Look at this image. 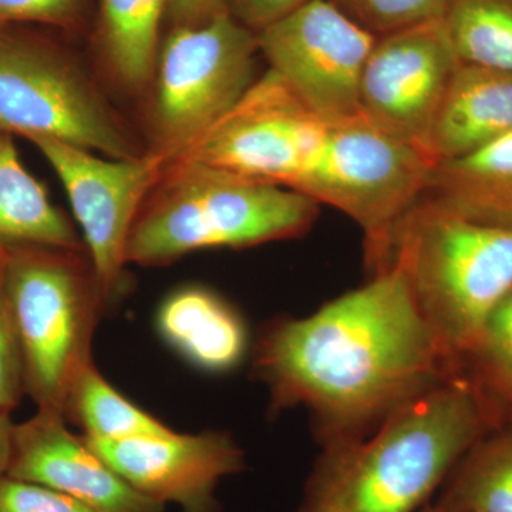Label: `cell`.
I'll use <instances>...</instances> for the list:
<instances>
[{"instance_id": "6da1fadb", "label": "cell", "mask_w": 512, "mask_h": 512, "mask_svg": "<svg viewBox=\"0 0 512 512\" xmlns=\"http://www.w3.org/2000/svg\"><path fill=\"white\" fill-rule=\"evenodd\" d=\"M255 353L274 409L308 407L328 446L359 439L369 424L456 375L396 262L312 315L276 322Z\"/></svg>"}, {"instance_id": "7a4b0ae2", "label": "cell", "mask_w": 512, "mask_h": 512, "mask_svg": "<svg viewBox=\"0 0 512 512\" xmlns=\"http://www.w3.org/2000/svg\"><path fill=\"white\" fill-rule=\"evenodd\" d=\"M473 384H434L379 423L367 439L329 444L309 501L339 512H413L466 456L487 427Z\"/></svg>"}, {"instance_id": "3957f363", "label": "cell", "mask_w": 512, "mask_h": 512, "mask_svg": "<svg viewBox=\"0 0 512 512\" xmlns=\"http://www.w3.org/2000/svg\"><path fill=\"white\" fill-rule=\"evenodd\" d=\"M301 192L178 158L138 211L127 242V264L160 266L201 249L249 248L299 237L318 218Z\"/></svg>"}, {"instance_id": "277c9868", "label": "cell", "mask_w": 512, "mask_h": 512, "mask_svg": "<svg viewBox=\"0 0 512 512\" xmlns=\"http://www.w3.org/2000/svg\"><path fill=\"white\" fill-rule=\"evenodd\" d=\"M390 262L402 266L421 315L457 366L512 288V229L420 200L394 232Z\"/></svg>"}, {"instance_id": "5b68a950", "label": "cell", "mask_w": 512, "mask_h": 512, "mask_svg": "<svg viewBox=\"0 0 512 512\" xmlns=\"http://www.w3.org/2000/svg\"><path fill=\"white\" fill-rule=\"evenodd\" d=\"M3 284L37 410L64 416L67 394L93 363L104 298L86 248L26 245L0 251Z\"/></svg>"}, {"instance_id": "8992f818", "label": "cell", "mask_w": 512, "mask_h": 512, "mask_svg": "<svg viewBox=\"0 0 512 512\" xmlns=\"http://www.w3.org/2000/svg\"><path fill=\"white\" fill-rule=\"evenodd\" d=\"M0 128L28 141L53 138L119 160L146 154L99 80L33 26L0 30Z\"/></svg>"}, {"instance_id": "52a82bcc", "label": "cell", "mask_w": 512, "mask_h": 512, "mask_svg": "<svg viewBox=\"0 0 512 512\" xmlns=\"http://www.w3.org/2000/svg\"><path fill=\"white\" fill-rule=\"evenodd\" d=\"M436 163L362 114L329 121L292 190L348 215L366 235L367 259L389 264L394 232L419 204Z\"/></svg>"}, {"instance_id": "ba28073f", "label": "cell", "mask_w": 512, "mask_h": 512, "mask_svg": "<svg viewBox=\"0 0 512 512\" xmlns=\"http://www.w3.org/2000/svg\"><path fill=\"white\" fill-rule=\"evenodd\" d=\"M258 35L229 12L171 28L151 83L146 151L165 163L184 154L255 82Z\"/></svg>"}, {"instance_id": "9c48e42d", "label": "cell", "mask_w": 512, "mask_h": 512, "mask_svg": "<svg viewBox=\"0 0 512 512\" xmlns=\"http://www.w3.org/2000/svg\"><path fill=\"white\" fill-rule=\"evenodd\" d=\"M289 84L268 69L247 93L180 157L291 188L325 133Z\"/></svg>"}, {"instance_id": "30bf717a", "label": "cell", "mask_w": 512, "mask_h": 512, "mask_svg": "<svg viewBox=\"0 0 512 512\" xmlns=\"http://www.w3.org/2000/svg\"><path fill=\"white\" fill-rule=\"evenodd\" d=\"M258 35L259 53L320 119L360 114V82L377 37L330 0H309Z\"/></svg>"}, {"instance_id": "8fae6325", "label": "cell", "mask_w": 512, "mask_h": 512, "mask_svg": "<svg viewBox=\"0 0 512 512\" xmlns=\"http://www.w3.org/2000/svg\"><path fill=\"white\" fill-rule=\"evenodd\" d=\"M62 183L104 298L124 285L127 242L148 192L163 173V158L148 153L131 160L100 156L53 138L30 141Z\"/></svg>"}, {"instance_id": "7c38bea8", "label": "cell", "mask_w": 512, "mask_h": 512, "mask_svg": "<svg viewBox=\"0 0 512 512\" xmlns=\"http://www.w3.org/2000/svg\"><path fill=\"white\" fill-rule=\"evenodd\" d=\"M458 66L441 20L377 37L360 82V114L430 156L434 124Z\"/></svg>"}, {"instance_id": "4fadbf2b", "label": "cell", "mask_w": 512, "mask_h": 512, "mask_svg": "<svg viewBox=\"0 0 512 512\" xmlns=\"http://www.w3.org/2000/svg\"><path fill=\"white\" fill-rule=\"evenodd\" d=\"M83 439L138 493L163 505H178L183 512H220L218 483L244 468L241 448L217 431L121 441Z\"/></svg>"}, {"instance_id": "5bb4252c", "label": "cell", "mask_w": 512, "mask_h": 512, "mask_svg": "<svg viewBox=\"0 0 512 512\" xmlns=\"http://www.w3.org/2000/svg\"><path fill=\"white\" fill-rule=\"evenodd\" d=\"M59 413L37 410L15 424L12 457L6 476L53 488L94 512H163L164 505L127 484L74 436Z\"/></svg>"}, {"instance_id": "9a60e30c", "label": "cell", "mask_w": 512, "mask_h": 512, "mask_svg": "<svg viewBox=\"0 0 512 512\" xmlns=\"http://www.w3.org/2000/svg\"><path fill=\"white\" fill-rule=\"evenodd\" d=\"M512 134V72L460 64L431 134L434 163Z\"/></svg>"}, {"instance_id": "2e32d148", "label": "cell", "mask_w": 512, "mask_h": 512, "mask_svg": "<svg viewBox=\"0 0 512 512\" xmlns=\"http://www.w3.org/2000/svg\"><path fill=\"white\" fill-rule=\"evenodd\" d=\"M161 338L188 363L208 373H227L244 360V319L224 298L202 286H184L157 313Z\"/></svg>"}, {"instance_id": "e0dca14e", "label": "cell", "mask_w": 512, "mask_h": 512, "mask_svg": "<svg viewBox=\"0 0 512 512\" xmlns=\"http://www.w3.org/2000/svg\"><path fill=\"white\" fill-rule=\"evenodd\" d=\"M421 200L478 224L512 229V134L434 165Z\"/></svg>"}, {"instance_id": "ac0fdd59", "label": "cell", "mask_w": 512, "mask_h": 512, "mask_svg": "<svg viewBox=\"0 0 512 512\" xmlns=\"http://www.w3.org/2000/svg\"><path fill=\"white\" fill-rule=\"evenodd\" d=\"M167 0H100L101 70L114 89L143 96L153 83Z\"/></svg>"}, {"instance_id": "d6986e66", "label": "cell", "mask_w": 512, "mask_h": 512, "mask_svg": "<svg viewBox=\"0 0 512 512\" xmlns=\"http://www.w3.org/2000/svg\"><path fill=\"white\" fill-rule=\"evenodd\" d=\"M26 245L86 248L72 221L20 160L15 136L0 128V251Z\"/></svg>"}, {"instance_id": "ffe728a7", "label": "cell", "mask_w": 512, "mask_h": 512, "mask_svg": "<svg viewBox=\"0 0 512 512\" xmlns=\"http://www.w3.org/2000/svg\"><path fill=\"white\" fill-rule=\"evenodd\" d=\"M64 419L80 424L86 431L84 437L94 440L121 441L175 433L117 392L93 363L84 367L70 387Z\"/></svg>"}, {"instance_id": "44dd1931", "label": "cell", "mask_w": 512, "mask_h": 512, "mask_svg": "<svg viewBox=\"0 0 512 512\" xmlns=\"http://www.w3.org/2000/svg\"><path fill=\"white\" fill-rule=\"evenodd\" d=\"M443 512H512V431L480 440L451 471Z\"/></svg>"}, {"instance_id": "7402d4cb", "label": "cell", "mask_w": 512, "mask_h": 512, "mask_svg": "<svg viewBox=\"0 0 512 512\" xmlns=\"http://www.w3.org/2000/svg\"><path fill=\"white\" fill-rule=\"evenodd\" d=\"M441 22L460 64L512 72V0H453Z\"/></svg>"}, {"instance_id": "603a6c76", "label": "cell", "mask_w": 512, "mask_h": 512, "mask_svg": "<svg viewBox=\"0 0 512 512\" xmlns=\"http://www.w3.org/2000/svg\"><path fill=\"white\" fill-rule=\"evenodd\" d=\"M353 22L380 37L443 20L453 0H330Z\"/></svg>"}, {"instance_id": "cb8c5ba5", "label": "cell", "mask_w": 512, "mask_h": 512, "mask_svg": "<svg viewBox=\"0 0 512 512\" xmlns=\"http://www.w3.org/2000/svg\"><path fill=\"white\" fill-rule=\"evenodd\" d=\"M468 357L485 384L512 406V288L488 316Z\"/></svg>"}, {"instance_id": "d4e9b609", "label": "cell", "mask_w": 512, "mask_h": 512, "mask_svg": "<svg viewBox=\"0 0 512 512\" xmlns=\"http://www.w3.org/2000/svg\"><path fill=\"white\" fill-rule=\"evenodd\" d=\"M25 394L22 346L3 284L0 262V412L12 413Z\"/></svg>"}, {"instance_id": "484cf974", "label": "cell", "mask_w": 512, "mask_h": 512, "mask_svg": "<svg viewBox=\"0 0 512 512\" xmlns=\"http://www.w3.org/2000/svg\"><path fill=\"white\" fill-rule=\"evenodd\" d=\"M86 0H0V30L13 26L70 29L82 18Z\"/></svg>"}, {"instance_id": "4316f807", "label": "cell", "mask_w": 512, "mask_h": 512, "mask_svg": "<svg viewBox=\"0 0 512 512\" xmlns=\"http://www.w3.org/2000/svg\"><path fill=\"white\" fill-rule=\"evenodd\" d=\"M0 512H94L45 485L5 476L0 478Z\"/></svg>"}, {"instance_id": "83f0119b", "label": "cell", "mask_w": 512, "mask_h": 512, "mask_svg": "<svg viewBox=\"0 0 512 512\" xmlns=\"http://www.w3.org/2000/svg\"><path fill=\"white\" fill-rule=\"evenodd\" d=\"M306 2L309 0H228V12L258 33Z\"/></svg>"}, {"instance_id": "f1b7e54d", "label": "cell", "mask_w": 512, "mask_h": 512, "mask_svg": "<svg viewBox=\"0 0 512 512\" xmlns=\"http://www.w3.org/2000/svg\"><path fill=\"white\" fill-rule=\"evenodd\" d=\"M228 12V0H167V18L171 28L204 25Z\"/></svg>"}, {"instance_id": "f546056e", "label": "cell", "mask_w": 512, "mask_h": 512, "mask_svg": "<svg viewBox=\"0 0 512 512\" xmlns=\"http://www.w3.org/2000/svg\"><path fill=\"white\" fill-rule=\"evenodd\" d=\"M15 424L10 413L0 412V478L8 474Z\"/></svg>"}, {"instance_id": "4dcf8cb0", "label": "cell", "mask_w": 512, "mask_h": 512, "mask_svg": "<svg viewBox=\"0 0 512 512\" xmlns=\"http://www.w3.org/2000/svg\"><path fill=\"white\" fill-rule=\"evenodd\" d=\"M306 512H339L332 505L318 503V501H309L308 511Z\"/></svg>"}, {"instance_id": "1f68e13d", "label": "cell", "mask_w": 512, "mask_h": 512, "mask_svg": "<svg viewBox=\"0 0 512 512\" xmlns=\"http://www.w3.org/2000/svg\"><path fill=\"white\" fill-rule=\"evenodd\" d=\"M426 512H443V511H441L439 507H433V508H429V510H426Z\"/></svg>"}]
</instances>
